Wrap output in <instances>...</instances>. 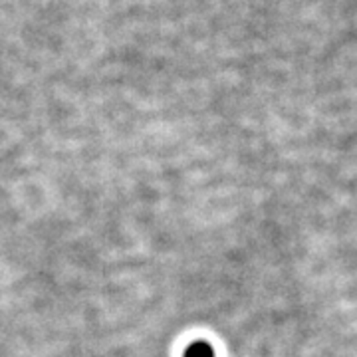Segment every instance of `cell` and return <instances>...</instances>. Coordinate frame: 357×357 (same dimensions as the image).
I'll list each match as a JSON object with an SVG mask.
<instances>
[{"instance_id":"obj_1","label":"cell","mask_w":357,"mask_h":357,"mask_svg":"<svg viewBox=\"0 0 357 357\" xmlns=\"http://www.w3.org/2000/svg\"><path fill=\"white\" fill-rule=\"evenodd\" d=\"M185 357H215V356H213L211 345H206L204 342H199V344H192L191 347L187 349Z\"/></svg>"}]
</instances>
